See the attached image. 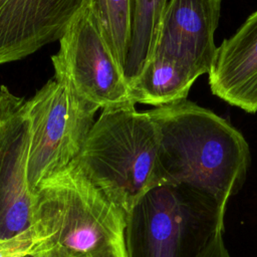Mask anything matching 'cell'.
I'll list each match as a JSON object with an SVG mask.
<instances>
[{
  "instance_id": "1",
  "label": "cell",
  "mask_w": 257,
  "mask_h": 257,
  "mask_svg": "<svg viewBox=\"0 0 257 257\" xmlns=\"http://www.w3.org/2000/svg\"><path fill=\"white\" fill-rule=\"evenodd\" d=\"M157 125L166 184H182L227 208L251 162L244 136L209 108L185 99L148 110Z\"/></svg>"
},
{
  "instance_id": "2",
  "label": "cell",
  "mask_w": 257,
  "mask_h": 257,
  "mask_svg": "<svg viewBox=\"0 0 257 257\" xmlns=\"http://www.w3.org/2000/svg\"><path fill=\"white\" fill-rule=\"evenodd\" d=\"M72 163L125 214L166 184L157 125L134 101L102 108Z\"/></svg>"
},
{
  "instance_id": "3",
  "label": "cell",
  "mask_w": 257,
  "mask_h": 257,
  "mask_svg": "<svg viewBox=\"0 0 257 257\" xmlns=\"http://www.w3.org/2000/svg\"><path fill=\"white\" fill-rule=\"evenodd\" d=\"M35 192L34 221L48 238L33 257H127L126 214L72 162Z\"/></svg>"
},
{
  "instance_id": "4",
  "label": "cell",
  "mask_w": 257,
  "mask_h": 257,
  "mask_svg": "<svg viewBox=\"0 0 257 257\" xmlns=\"http://www.w3.org/2000/svg\"><path fill=\"white\" fill-rule=\"evenodd\" d=\"M225 212L213 198L189 186H158L126 214L127 257H200L224 231Z\"/></svg>"
},
{
  "instance_id": "5",
  "label": "cell",
  "mask_w": 257,
  "mask_h": 257,
  "mask_svg": "<svg viewBox=\"0 0 257 257\" xmlns=\"http://www.w3.org/2000/svg\"><path fill=\"white\" fill-rule=\"evenodd\" d=\"M25 103L30 120L27 177L35 191L42 180L75 159L99 108L55 78L48 80Z\"/></svg>"
},
{
  "instance_id": "6",
  "label": "cell",
  "mask_w": 257,
  "mask_h": 257,
  "mask_svg": "<svg viewBox=\"0 0 257 257\" xmlns=\"http://www.w3.org/2000/svg\"><path fill=\"white\" fill-rule=\"evenodd\" d=\"M51 61L54 78L99 109L133 101L123 70L109 49L88 0L59 39L58 52Z\"/></svg>"
},
{
  "instance_id": "7",
  "label": "cell",
  "mask_w": 257,
  "mask_h": 257,
  "mask_svg": "<svg viewBox=\"0 0 257 257\" xmlns=\"http://www.w3.org/2000/svg\"><path fill=\"white\" fill-rule=\"evenodd\" d=\"M30 120L25 99L0 86V240L34 222L36 192L28 183Z\"/></svg>"
},
{
  "instance_id": "8",
  "label": "cell",
  "mask_w": 257,
  "mask_h": 257,
  "mask_svg": "<svg viewBox=\"0 0 257 257\" xmlns=\"http://www.w3.org/2000/svg\"><path fill=\"white\" fill-rule=\"evenodd\" d=\"M222 1H168L152 54L177 58L198 76L208 74L218 48L215 44V32L221 16Z\"/></svg>"
},
{
  "instance_id": "9",
  "label": "cell",
  "mask_w": 257,
  "mask_h": 257,
  "mask_svg": "<svg viewBox=\"0 0 257 257\" xmlns=\"http://www.w3.org/2000/svg\"><path fill=\"white\" fill-rule=\"evenodd\" d=\"M87 0H0V64L59 40Z\"/></svg>"
},
{
  "instance_id": "10",
  "label": "cell",
  "mask_w": 257,
  "mask_h": 257,
  "mask_svg": "<svg viewBox=\"0 0 257 257\" xmlns=\"http://www.w3.org/2000/svg\"><path fill=\"white\" fill-rule=\"evenodd\" d=\"M208 75L214 95L246 112H257V10L218 46Z\"/></svg>"
},
{
  "instance_id": "11",
  "label": "cell",
  "mask_w": 257,
  "mask_h": 257,
  "mask_svg": "<svg viewBox=\"0 0 257 257\" xmlns=\"http://www.w3.org/2000/svg\"><path fill=\"white\" fill-rule=\"evenodd\" d=\"M198 74L187 64L165 54H152L130 84L131 98L155 107L187 99Z\"/></svg>"
},
{
  "instance_id": "12",
  "label": "cell",
  "mask_w": 257,
  "mask_h": 257,
  "mask_svg": "<svg viewBox=\"0 0 257 257\" xmlns=\"http://www.w3.org/2000/svg\"><path fill=\"white\" fill-rule=\"evenodd\" d=\"M168 0H133L131 41L123 73L128 85L150 58Z\"/></svg>"
},
{
  "instance_id": "13",
  "label": "cell",
  "mask_w": 257,
  "mask_h": 257,
  "mask_svg": "<svg viewBox=\"0 0 257 257\" xmlns=\"http://www.w3.org/2000/svg\"><path fill=\"white\" fill-rule=\"evenodd\" d=\"M47 238L42 226L34 221L25 230L0 240V257H33Z\"/></svg>"
},
{
  "instance_id": "14",
  "label": "cell",
  "mask_w": 257,
  "mask_h": 257,
  "mask_svg": "<svg viewBox=\"0 0 257 257\" xmlns=\"http://www.w3.org/2000/svg\"><path fill=\"white\" fill-rule=\"evenodd\" d=\"M200 257H231L223 240V232L214 237Z\"/></svg>"
}]
</instances>
